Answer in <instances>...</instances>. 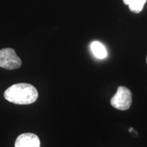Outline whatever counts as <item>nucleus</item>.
<instances>
[{
    "label": "nucleus",
    "instance_id": "f257e3e1",
    "mask_svg": "<svg viewBox=\"0 0 147 147\" xmlns=\"http://www.w3.org/2000/svg\"><path fill=\"white\" fill-rule=\"evenodd\" d=\"M8 102L19 105H27L38 100V92L36 87L30 84L18 83L10 86L3 94Z\"/></svg>",
    "mask_w": 147,
    "mask_h": 147
},
{
    "label": "nucleus",
    "instance_id": "f03ea898",
    "mask_svg": "<svg viewBox=\"0 0 147 147\" xmlns=\"http://www.w3.org/2000/svg\"><path fill=\"white\" fill-rule=\"evenodd\" d=\"M131 92L125 87H119L116 94L110 100L113 107L119 110H127L132 103Z\"/></svg>",
    "mask_w": 147,
    "mask_h": 147
},
{
    "label": "nucleus",
    "instance_id": "7ed1b4c3",
    "mask_svg": "<svg viewBox=\"0 0 147 147\" xmlns=\"http://www.w3.org/2000/svg\"><path fill=\"white\" fill-rule=\"evenodd\" d=\"M22 61L14 49L6 48L0 50V67L6 69L19 68Z\"/></svg>",
    "mask_w": 147,
    "mask_h": 147
},
{
    "label": "nucleus",
    "instance_id": "20e7f679",
    "mask_svg": "<svg viewBox=\"0 0 147 147\" xmlns=\"http://www.w3.org/2000/svg\"><path fill=\"white\" fill-rule=\"evenodd\" d=\"M14 147H40V141L36 134H22L16 138Z\"/></svg>",
    "mask_w": 147,
    "mask_h": 147
},
{
    "label": "nucleus",
    "instance_id": "39448f33",
    "mask_svg": "<svg viewBox=\"0 0 147 147\" xmlns=\"http://www.w3.org/2000/svg\"><path fill=\"white\" fill-rule=\"evenodd\" d=\"M91 48L93 55L97 58L102 59H104L107 56V52H106L105 47L100 42L97 41L92 42Z\"/></svg>",
    "mask_w": 147,
    "mask_h": 147
},
{
    "label": "nucleus",
    "instance_id": "423d86ee",
    "mask_svg": "<svg viewBox=\"0 0 147 147\" xmlns=\"http://www.w3.org/2000/svg\"><path fill=\"white\" fill-rule=\"evenodd\" d=\"M146 0H131L129 4V8L134 13H139L142 10Z\"/></svg>",
    "mask_w": 147,
    "mask_h": 147
},
{
    "label": "nucleus",
    "instance_id": "0eeeda50",
    "mask_svg": "<svg viewBox=\"0 0 147 147\" xmlns=\"http://www.w3.org/2000/svg\"><path fill=\"white\" fill-rule=\"evenodd\" d=\"M131 0H123V3L125 5H129V3L131 2Z\"/></svg>",
    "mask_w": 147,
    "mask_h": 147
},
{
    "label": "nucleus",
    "instance_id": "6e6552de",
    "mask_svg": "<svg viewBox=\"0 0 147 147\" xmlns=\"http://www.w3.org/2000/svg\"><path fill=\"white\" fill-rule=\"evenodd\" d=\"M133 130H134V129L132 128V127L129 129V131H133Z\"/></svg>",
    "mask_w": 147,
    "mask_h": 147
},
{
    "label": "nucleus",
    "instance_id": "1a4fd4ad",
    "mask_svg": "<svg viewBox=\"0 0 147 147\" xmlns=\"http://www.w3.org/2000/svg\"><path fill=\"white\" fill-rule=\"evenodd\" d=\"M146 63H147V56H146Z\"/></svg>",
    "mask_w": 147,
    "mask_h": 147
}]
</instances>
